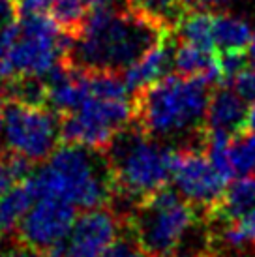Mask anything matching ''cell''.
Returning <instances> with one entry per match:
<instances>
[{"label": "cell", "mask_w": 255, "mask_h": 257, "mask_svg": "<svg viewBox=\"0 0 255 257\" xmlns=\"http://www.w3.org/2000/svg\"><path fill=\"white\" fill-rule=\"evenodd\" d=\"M246 111H248L246 101L231 86L220 85V88L212 90L210 94L205 116V130L234 136L244 128Z\"/></svg>", "instance_id": "obj_13"}, {"label": "cell", "mask_w": 255, "mask_h": 257, "mask_svg": "<svg viewBox=\"0 0 255 257\" xmlns=\"http://www.w3.org/2000/svg\"><path fill=\"white\" fill-rule=\"evenodd\" d=\"M212 83L203 77L169 73L132 94L134 122L158 141L205 134Z\"/></svg>", "instance_id": "obj_2"}, {"label": "cell", "mask_w": 255, "mask_h": 257, "mask_svg": "<svg viewBox=\"0 0 255 257\" xmlns=\"http://www.w3.org/2000/svg\"><path fill=\"white\" fill-rule=\"evenodd\" d=\"M70 34L45 14H21L0 29V88L21 81H45L64 64Z\"/></svg>", "instance_id": "obj_4"}, {"label": "cell", "mask_w": 255, "mask_h": 257, "mask_svg": "<svg viewBox=\"0 0 255 257\" xmlns=\"http://www.w3.org/2000/svg\"><path fill=\"white\" fill-rule=\"evenodd\" d=\"M2 137L10 152L29 162H45L58 149L60 120L58 113L43 103L8 100L4 103Z\"/></svg>", "instance_id": "obj_8"}, {"label": "cell", "mask_w": 255, "mask_h": 257, "mask_svg": "<svg viewBox=\"0 0 255 257\" xmlns=\"http://www.w3.org/2000/svg\"><path fill=\"white\" fill-rule=\"evenodd\" d=\"M154 257H201V255H195V253H177V251H171V253H165V255H154Z\"/></svg>", "instance_id": "obj_31"}, {"label": "cell", "mask_w": 255, "mask_h": 257, "mask_svg": "<svg viewBox=\"0 0 255 257\" xmlns=\"http://www.w3.org/2000/svg\"><path fill=\"white\" fill-rule=\"evenodd\" d=\"M212 19L214 15L210 12L188 10L180 17V21L177 23L173 32L177 34V40L193 43V45L203 47V49L216 51L212 42Z\"/></svg>", "instance_id": "obj_17"}, {"label": "cell", "mask_w": 255, "mask_h": 257, "mask_svg": "<svg viewBox=\"0 0 255 257\" xmlns=\"http://www.w3.org/2000/svg\"><path fill=\"white\" fill-rule=\"evenodd\" d=\"M233 0H184L186 10H201V12H218L229 6Z\"/></svg>", "instance_id": "obj_25"}, {"label": "cell", "mask_w": 255, "mask_h": 257, "mask_svg": "<svg viewBox=\"0 0 255 257\" xmlns=\"http://www.w3.org/2000/svg\"><path fill=\"white\" fill-rule=\"evenodd\" d=\"M251 38L249 25L231 14H216L212 19V42L218 55L246 53Z\"/></svg>", "instance_id": "obj_15"}, {"label": "cell", "mask_w": 255, "mask_h": 257, "mask_svg": "<svg viewBox=\"0 0 255 257\" xmlns=\"http://www.w3.org/2000/svg\"><path fill=\"white\" fill-rule=\"evenodd\" d=\"M75 207L58 197H36L17 225L23 244L51 255L66 240L75 221Z\"/></svg>", "instance_id": "obj_10"}, {"label": "cell", "mask_w": 255, "mask_h": 257, "mask_svg": "<svg viewBox=\"0 0 255 257\" xmlns=\"http://www.w3.org/2000/svg\"><path fill=\"white\" fill-rule=\"evenodd\" d=\"M29 182L36 197H58L75 208L90 210L113 199L114 184L103 150L83 145L58 147Z\"/></svg>", "instance_id": "obj_3"}, {"label": "cell", "mask_w": 255, "mask_h": 257, "mask_svg": "<svg viewBox=\"0 0 255 257\" xmlns=\"http://www.w3.org/2000/svg\"><path fill=\"white\" fill-rule=\"evenodd\" d=\"M251 208H255V180L249 177H238L234 182L225 186L220 201L208 212L221 223H227L242 218Z\"/></svg>", "instance_id": "obj_14"}, {"label": "cell", "mask_w": 255, "mask_h": 257, "mask_svg": "<svg viewBox=\"0 0 255 257\" xmlns=\"http://www.w3.org/2000/svg\"><path fill=\"white\" fill-rule=\"evenodd\" d=\"M173 150L137 126L124 128L105 149L114 193L141 203L165 188L171 179Z\"/></svg>", "instance_id": "obj_6"}, {"label": "cell", "mask_w": 255, "mask_h": 257, "mask_svg": "<svg viewBox=\"0 0 255 257\" xmlns=\"http://www.w3.org/2000/svg\"><path fill=\"white\" fill-rule=\"evenodd\" d=\"M249 58H251V66H255V30L251 32V38H249Z\"/></svg>", "instance_id": "obj_30"}, {"label": "cell", "mask_w": 255, "mask_h": 257, "mask_svg": "<svg viewBox=\"0 0 255 257\" xmlns=\"http://www.w3.org/2000/svg\"><path fill=\"white\" fill-rule=\"evenodd\" d=\"M195 220V207L165 186L137 205L132 220L135 242L147 257L171 253L193 229Z\"/></svg>", "instance_id": "obj_7"}, {"label": "cell", "mask_w": 255, "mask_h": 257, "mask_svg": "<svg viewBox=\"0 0 255 257\" xmlns=\"http://www.w3.org/2000/svg\"><path fill=\"white\" fill-rule=\"evenodd\" d=\"M88 10L90 8L86 6L85 0H51L47 8L51 19L70 36H73L83 27L88 17Z\"/></svg>", "instance_id": "obj_19"}, {"label": "cell", "mask_w": 255, "mask_h": 257, "mask_svg": "<svg viewBox=\"0 0 255 257\" xmlns=\"http://www.w3.org/2000/svg\"><path fill=\"white\" fill-rule=\"evenodd\" d=\"M19 6L17 0H0V29H4L6 25L17 19Z\"/></svg>", "instance_id": "obj_26"}, {"label": "cell", "mask_w": 255, "mask_h": 257, "mask_svg": "<svg viewBox=\"0 0 255 257\" xmlns=\"http://www.w3.org/2000/svg\"><path fill=\"white\" fill-rule=\"evenodd\" d=\"M128 6L167 29H175L180 17L188 12L184 0H128Z\"/></svg>", "instance_id": "obj_18"}, {"label": "cell", "mask_w": 255, "mask_h": 257, "mask_svg": "<svg viewBox=\"0 0 255 257\" xmlns=\"http://www.w3.org/2000/svg\"><path fill=\"white\" fill-rule=\"evenodd\" d=\"M229 162L234 177H248L255 171V132H238L231 136Z\"/></svg>", "instance_id": "obj_20"}, {"label": "cell", "mask_w": 255, "mask_h": 257, "mask_svg": "<svg viewBox=\"0 0 255 257\" xmlns=\"http://www.w3.org/2000/svg\"><path fill=\"white\" fill-rule=\"evenodd\" d=\"M105 257H147L143 250L137 246V242L128 240V238H118L116 242L111 246V250L107 251Z\"/></svg>", "instance_id": "obj_24"}, {"label": "cell", "mask_w": 255, "mask_h": 257, "mask_svg": "<svg viewBox=\"0 0 255 257\" xmlns=\"http://www.w3.org/2000/svg\"><path fill=\"white\" fill-rule=\"evenodd\" d=\"M34 201L36 193L29 179L0 195V238L19 225Z\"/></svg>", "instance_id": "obj_16"}, {"label": "cell", "mask_w": 255, "mask_h": 257, "mask_svg": "<svg viewBox=\"0 0 255 257\" xmlns=\"http://www.w3.org/2000/svg\"><path fill=\"white\" fill-rule=\"evenodd\" d=\"M175 45H177V38L171 30L135 64L130 66L126 72H122V79L126 83L128 90L135 94L137 90L169 75L175 70Z\"/></svg>", "instance_id": "obj_12"}, {"label": "cell", "mask_w": 255, "mask_h": 257, "mask_svg": "<svg viewBox=\"0 0 255 257\" xmlns=\"http://www.w3.org/2000/svg\"><path fill=\"white\" fill-rule=\"evenodd\" d=\"M244 101H255V66L248 64L227 83Z\"/></svg>", "instance_id": "obj_23"}, {"label": "cell", "mask_w": 255, "mask_h": 257, "mask_svg": "<svg viewBox=\"0 0 255 257\" xmlns=\"http://www.w3.org/2000/svg\"><path fill=\"white\" fill-rule=\"evenodd\" d=\"M171 179L175 182L177 192L188 203L205 208L206 212L214 208L225 192V186L229 184V180L223 179L210 164L205 152L195 147L173 150Z\"/></svg>", "instance_id": "obj_9"}, {"label": "cell", "mask_w": 255, "mask_h": 257, "mask_svg": "<svg viewBox=\"0 0 255 257\" xmlns=\"http://www.w3.org/2000/svg\"><path fill=\"white\" fill-rule=\"evenodd\" d=\"M221 240L227 248L242 250L246 244H255V208L234 221L223 223Z\"/></svg>", "instance_id": "obj_22"}, {"label": "cell", "mask_w": 255, "mask_h": 257, "mask_svg": "<svg viewBox=\"0 0 255 257\" xmlns=\"http://www.w3.org/2000/svg\"><path fill=\"white\" fill-rule=\"evenodd\" d=\"M30 165L32 162L15 152H0V195L29 179L32 173Z\"/></svg>", "instance_id": "obj_21"}, {"label": "cell", "mask_w": 255, "mask_h": 257, "mask_svg": "<svg viewBox=\"0 0 255 257\" xmlns=\"http://www.w3.org/2000/svg\"><path fill=\"white\" fill-rule=\"evenodd\" d=\"M244 128L249 132H255V101H251L249 109L246 111V122H244Z\"/></svg>", "instance_id": "obj_29"}, {"label": "cell", "mask_w": 255, "mask_h": 257, "mask_svg": "<svg viewBox=\"0 0 255 257\" xmlns=\"http://www.w3.org/2000/svg\"><path fill=\"white\" fill-rule=\"evenodd\" d=\"M120 233V220L103 207L85 210L75 218L70 233L49 257H105Z\"/></svg>", "instance_id": "obj_11"}, {"label": "cell", "mask_w": 255, "mask_h": 257, "mask_svg": "<svg viewBox=\"0 0 255 257\" xmlns=\"http://www.w3.org/2000/svg\"><path fill=\"white\" fill-rule=\"evenodd\" d=\"M88 72V70H86ZM120 73L88 72V94L79 107L62 114L64 143L105 150L134 120V100Z\"/></svg>", "instance_id": "obj_5"}, {"label": "cell", "mask_w": 255, "mask_h": 257, "mask_svg": "<svg viewBox=\"0 0 255 257\" xmlns=\"http://www.w3.org/2000/svg\"><path fill=\"white\" fill-rule=\"evenodd\" d=\"M92 10H111V8H130L128 0H85Z\"/></svg>", "instance_id": "obj_28"}, {"label": "cell", "mask_w": 255, "mask_h": 257, "mask_svg": "<svg viewBox=\"0 0 255 257\" xmlns=\"http://www.w3.org/2000/svg\"><path fill=\"white\" fill-rule=\"evenodd\" d=\"M51 0H17L21 14H45Z\"/></svg>", "instance_id": "obj_27"}, {"label": "cell", "mask_w": 255, "mask_h": 257, "mask_svg": "<svg viewBox=\"0 0 255 257\" xmlns=\"http://www.w3.org/2000/svg\"><path fill=\"white\" fill-rule=\"evenodd\" d=\"M171 30L132 8L92 10L70 38L64 62L88 72L122 73Z\"/></svg>", "instance_id": "obj_1"}, {"label": "cell", "mask_w": 255, "mask_h": 257, "mask_svg": "<svg viewBox=\"0 0 255 257\" xmlns=\"http://www.w3.org/2000/svg\"><path fill=\"white\" fill-rule=\"evenodd\" d=\"M2 128H4V103L0 101V136H2Z\"/></svg>", "instance_id": "obj_32"}]
</instances>
